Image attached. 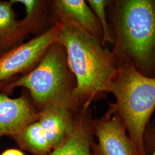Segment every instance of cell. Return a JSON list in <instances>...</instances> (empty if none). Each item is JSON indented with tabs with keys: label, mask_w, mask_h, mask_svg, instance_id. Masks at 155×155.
Listing matches in <instances>:
<instances>
[{
	"label": "cell",
	"mask_w": 155,
	"mask_h": 155,
	"mask_svg": "<svg viewBox=\"0 0 155 155\" xmlns=\"http://www.w3.org/2000/svg\"><path fill=\"white\" fill-rule=\"evenodd\" d=\"M93 110L91 105H84L78 110L72 131L66 140L50 155H91L94 140Z\"/></svg>",
	"instance_id": "cell-9"
},
{
	"label": "cell",
	"mask_w": 155,
	"mask_h": 155,
	"mask_svg": "<svg viewBox=\"0 0 155 155\" xmlns=\"http://www.w3.org/2000/svg\"><path fill=\"white\" fill-rule=\"evenodd\" d=\"M58 41L66 51L68 66L77 80L74 95L81 105L104 99L117 66L111 52L97 40L71 25L61 26Z\"/></svg>",
	"instance_id": "cell-2"
},
{
	"label": "cell",
	"mask_w": 155,
	"mask_h": 155,
	"mask_svg": "<svg viewBox=\"0 0 155 155\" xmlns=\"http://www.w3.org/2000/svg\"><path fill=\"white\" fill-rule=\"evenodd\" d=\"M78 110H73L64 106L52 105L39 111L38 121L52 150L59 147L70 134Z\"/></svg>",
	"instance_id": "cell-10"
},
{
	"label": "cell",
	"mask_w": 155,
	"mask_h": 155,
	"mask_svg": "<svg viewBox=\"0 0 155 155\" xmlns=\"http://www.w3.org/2000/svg\"><path fill=\"white\" fill-rule=\"evenodd\" d=\"M11 1H0V56L26 41L29 35L20 25Z\"/></svg>",
	"instance_id": "cell-12"
},
{
	"label": "cell",
	"mask_w": 155,
	"mask_h": 155,
	"mask_svg": "<svg viewBox=\"0 0 155 155\" xmlns=\"http://www.w3.org/2000/svg\"><path fill=\"white\" fill-rule=\"evenodd\" d=\"M155 140V119L147 127L144 135V147Z\"/></svg>",
	"instance_id": "cell-15"
},
{
	"label": "cell",
	"mask_w": 155,
	"mask_h": 155,
	"mask_svg": "<svg viewBox=\"0 0 155 155\" xmlns=\"http://www.w3.org/2000/svg\"><path fill=\"white\" fill-rule=\"evenodd\" d=\"M0 83V140L4 136L12 137L29 124L37 121L39 110L28 90L22 89L15 98L2 93Z\"/></svg>",
	"instance_id": "cell-8"
},
{
	"label": "cell",
	"mask_w": 155,
	"mask_h": 155,
	"mask_svg": "<svg viewBox=\"0 0 155 155\" xmlns=\"http://www.w3.org/2000/svg\"><path fill=\"white\" fill-rule=\"evenodd\" d=\"M61 25H54L44 35L33 38L0 56V83L5 84L31 71L45 52L58 40Z\"/></svg>",
	"instance_id": "cell-5"
},
{
	"label": "cell",
	"mask_w": 155,
	"mask_h": 155,
	"mask_svg": "<svg viewBox=\"0 0 155 155\" xmlns=\"http://www.w3.org/2000/svg\"><path fill=\"white\" fill-rule=\"evenodd\" d=\"M50 14L54 25L75 26L102 45L104 39L102 28L86 1L51 0Z\"/></svg>",
	"instance_id": "cell-7"
},
{
	"label": "cell",
	"mask_w": 155,
	"mask_h": 155,
	"mask_svg": "<svg viewBox=\"0 0 155 155\" xmlns=\"http://www.w3.org/2000/svg\"><path fill=\"white\" fill-rule=\"evenodd\" d=\"M147 155H155V140L150 144L145 145Z\"/></svg>",
	"instance_id": "cell-16"
},
{
	"label": "cell",
	"mask_w": 155,
	"mask_h": 155,
	"mask_svg": "<svg viewBox=\"0 0 155 155\" xmlns=\"http://www.w3.org/2000/svg\"><path fill=\"white\" fill-rule=\"evenodd\" d=\"M117 68L130 62L155 78V0H110L106 8Z\"/></svg>",
	"instance_id": "cell-1"
},
{
	"label": "cell",
	"mask_w": 155,
	"mask_h": 155,
	"mask_svg": "<svg viewBox=\"0 0 155 155\" xmlns=\"http://www.w3.org/2000/svg\"><path fill=\"white\" fill-rule=\"evenodd\" d=\"M97 138L91 146V155H136L121 117L111 103L104 116L94 118Z\"/></svg>",
	"instance_id": "cell-6"
},
{
	"label": "cell",
	"mask_w": 155,
	"mask_h": 155,
	"mask_svg": "<svg viewBox=\"0 0 155 155\" xmlns=\"http://www.w3.org/2000/svg\"><path fill=\"white\" fill-rule=\"evenodd\" d=\"M17 87L28 90L39 111L52 105L73 110L82 106L74 95L77 80L68 66L66 49L58 40L50 45L31 71L4 84L1 90L9 96Z\"/></svg>",
	"instance_id": "cell-3"
},
{
	"label": "cell",
	"mask_w": 155,
	"mask_h": 155,
	"mask_svg": "<svg viewBox=\"0 0 155 155\" xmlns=\"http://www.w3.org/2000/svg\"><path fill=\"white\" fill-rule=\"evenodd\" d=\"M0 155H25L21 150L17 149H9L3 152Z\"/></svg>",
	"instance_id": "cell-17"
},
{
	"label": "cell",
	"mask_w": 155,
	"mask_h": 155,
	"mask_svg": "<svg viewBox=\"0 0 155 155\" xmlns=\"http://www.w3.org/2000/svg\"><path fill=\"white\" fill-rule=\"evenodd\" d=\"M12 3L21 4L25 16L19 20L21 27L34 38L46 33L54 25L50 14L51 0H11Z\"/></svg>",
	"instance_id": "cell-11"
},
{
	"label": "cell",
	"mask_w": 155,
	"mask_h": 155,
	"mask_svg": "<svg viewBox=\"0 0 155 155\" xmlns=\"http://www.w3.org/2000/svg\"><path fill=\"white\" fill-rule=\"evenodd\" d=\"M111 103L121 117L136 155H147L144 135L155 110V78L145 77L130 62L117 68L107 86Z\"/></svg>",
	"instance_id": "cell-4"
},
{
	"label": "cell",
	"mask_w": 155,
	"mask_h": 155,
	"mask_svg": "<svg viewBox=\"0 0 155 155\" xmlns=\"http://www.w3.org/2000/svg\"><path fill=\"white\" fill-rule=\"evenodd\" d=\"M86 1L99 20L102 28L104 39L102 45L104 47L106 43L113 44V39L111 35L106 14V8L109 4L110 0H87Z\"/></svg>",
	"instance_id": "cell-14"
},
{
	"label": "cell",
	"mask_w": 155,
	"mask_h": 155,
	"mask_svg": "<svg viewBox=\"0 0 155 155\" xmlns=\"http://www.w3.org/2000/svg\"><path fill=\"white\" fill-rule=\"evenodd\" d=\"M11 138L21 149L32 155H50L52 150L38 121L29 124Z\"/></svg>",
	"instance_id": "cell-13"
}]
</instances>
